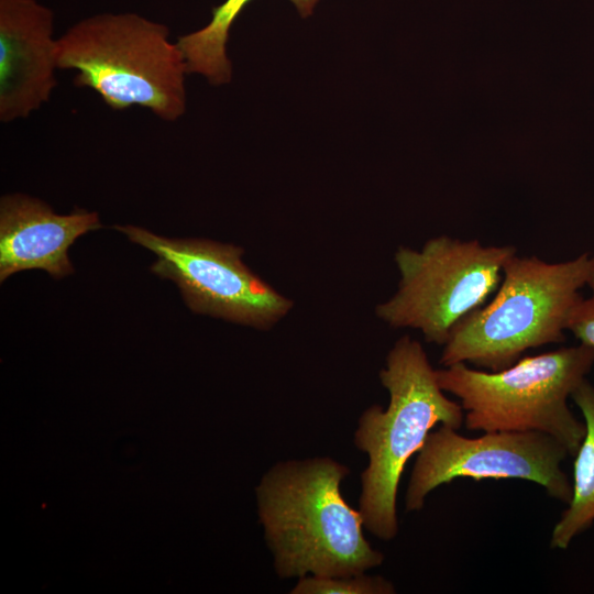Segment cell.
<instances>
[{"label":"cell","instance_id":"cell-13","mask_svg":"<svg viewBox=\"0 0 594 594\" xmlns=\"http://www.w3.org/2000/svg\"><path fill=\"white\" fill-rule=\"evenodd\" d=\"M292 594H393V583L364 573L349 576L305 575L298 579Z\"/></svg>","mask_w":594,"mask_h":594},{"label":"cell","instance_id":"cell-5","mask_svg":"<svg viewBox=\"0 0 594 594\" xmlns=\"http://www.w3.org/2000/svg\"><path fill=\"white\" fill-rule=\"evenodd\" d=\"M593 365L594 348L580 343L520 358L499 371L457 363L437 370V377L446 393L459 398L468 430L542 432L574 457L585 425L568 399Z\"/></svg>","mask_w":594,"mask_h":594},{"label":"cell","instance_id":"cell-2","mask_svg":"<svg viewBox=\"0 0 594 594\" xmlns=\"http://www.w3.org/2000/svg\"><path fill=\"white\" fill-rule=\"evenodd\" d=\"M380 380L389 404L386 409L375 404L364 410L354 433L356 448L369 457L359 510L371 534L392 540L398 531L397 491L407 461L421 450L436 425L460 429L464 411L446 395L421 343L409 336L389 350Z\"/></svg>","mask_w":594,"mask_h":594},{"label":"cell","instance_id":"cell-7","mask_svg":"<svg viewBox=\"0 0 594 594\" xmlns=\"http://www.w3.org/2000/svg\"><path fill=\"white\" fill-rule=\"evenodd\" d=\"M114 229L156 254L152 273L173 280L196 314L268 330L294 306L245 265L241 246L207 239H170L130 224Z\"/></svg>","mask_w":594,"mask_h":594},{"label":"cell","instance_id":"cell-8","mask_svg":"<svg viewBox=\"0 0 594 594\" xmlns=\"http://www.w3.org/2000/svg\"><path fill=\"white\" fill-rule=\"evenodd\" d=\"M568 455L563 444L542 432L495 431L468 438L441 425L418 452L406 492V510L422 509L431 491L459 477L530 481L568 505L572 483L561 468Z\"/></svg>","mask_w":594,"mask_h":594},{"label":"cell","instance_id":"cell-14","mask_svg":"<svg viewBox=\"0 0 594 594\" xmlns=\"http://www.w3.org/2000/svg\"><path fill=\"white\" fill-rule=\"evenodd\" d=\"M587 287L591 295L582 297L573 308L568 322V331H571L580 343L594 348V273Z\"/></svg>","mask_w":594,"mask_h":594},{"label":"cell","instance_id":"cell-10","mask_svg":"<svg viewBox=\"0 0 594 594\" xmlns=\"http://www.w3.org/2000/svg\"><path fill=\"white\" fill-rule=\"evenodd\" d=\"M101 228L98 213L76 208L57 215L44 201L24 194L0 200V282L26 270L54 278L74 273L68 249L77 238Z\"/></svg>","mask_w":594,"mask_h":594},{"label":"cell","instance_id":"cell-15","mask_svg":"<svg viewBox=\"0 0 594 594\" xmlns=\"http://www.w3.org/2000/svg\"><path fill=\"white\" fill-rule=\"evenodd\" d=\"M294 6L297 8L301 16H308L312 13V10L318 2V0H290Z\"/></svg>","mask_w":594,"mask_h":594},{"label":"cell","instance_id":"cell-9","mask_svg":"<svg viewBox=\"0 0 594 594\" xmlns=\"http://www.w3.org/2000/svg\"><path fill=\"white\" fill-rule=\"evenodd\" d=\"M53 11L36 0H0V121L26 119L57 85Z\"/></svg>","mask_w":594,"mask_h":594},{"label":"cell","instance_id":"cell-4","mask_svg":"<svg viewBox=\"0 0 594 594\" xmlns=\"http://www.w3.org/2000/svg\"><path fill=\"white\" fill-rule=\"evenodd\" d=\"M57 68L96 91L112 110L140 106L163 121L186 111L184 55L169 29L138 13H99L57 38Z\"/></svg>","mask_w":594,"mask_h":594},{"label":"cell","instance_id":"cell-6","mask_svg":"<svg viewBox=\"0 0 594 594\" xmlns=\"http://www.w3.org/2000/svg\"><path fill=\"white\" fill-rule=\"evenodd\" d=\"M512 245H484L448 235L429 239L420 250L399 246L396 293L375 308L393 328L421 331L429 343L443 345L452 330L496 292Z\"/></svg>","mask_w":594,"mask_h":594},{"label":"cell","instance_id":"cell-12","mask_svg":"<svg viewBox=\"0 0 594 594\" xmlns=\"http://www.w3.org/2000/svg\"><path fill=\"white\" fill-rule=\"evenodd\" d=\"M250 1L226 0L212 9V18L205 28L177 38L188 74L202 75L212 85L230 81L232 67L227 56L229 32Z\"/></svg>","mask_w":594,"mask_h":594},{"label":"cell","instance_id":"cell-1","mask_svg":"<svg viewBox=\"0 0 594 594\" xmlns=\"http://www.w3.org/2000/svg\"><path fill=\"white\" fill-rule=\"evenodd\" d=\"M346 465L327 457L275 464L257 486L260 520L282 579L349 576L384 560L363 535L340 486Z\"/></svg>","mask_w":594,"mask_h":594},{"label":"cell","instance_id":"cell-3","mask_svg":"<svg viewBox=\"0 0 594 594\" xmlns=\"http://www.w3.org/2000/svg\"><path fill=\"white\" fill-rule=\"evenodd\" d=\"M593 273L588 253L558 263L516 253L505 263L493 298L452 330L440 364L499 371L529 349L564 342L571 312Z\"/></svg>","mask_w":594,"mask_h":594},{"label":"cell","instance_id":"cell-11","mask_svg":"<svg viewBox=\"0 0 594 594\" xmlns=\"http://www.w3.org/2000/svg\"><path fill=\"white\" fill-rule=\"evenodd\" d=\"M571 398L584 418L585 435L573 457L571 501L551 534L550 547L562 550L594 524V383L585 378Z\"/></svg>","mask_w":594,"mask_h":594}]
</instances>
